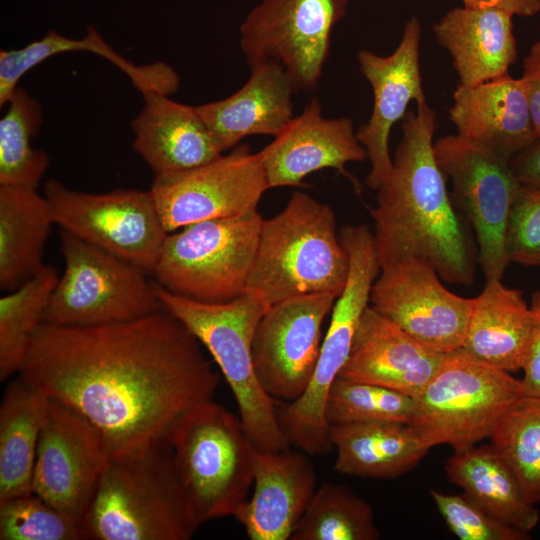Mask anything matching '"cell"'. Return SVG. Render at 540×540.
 <instances>
[{"mask_svg":"<svg viewBox=\"0 0 540 540\" xmlns=\"http://www.w3.org/2000/svg\"><path fill=\"white\" fill-rule=\"evenodd\" d=\"M18 376L85 417L110 458L168 441L219 383L201 343L164 309L97 326L43 323Z\"/></svg>","mask_w":540,"mask_h":540,"instance_id":"6da1fadb","label":"cell"},{"mask_svg":"<svg viewBox=\"0 0 540 540\" xmlns=\"http://www.w3.org/2000/svg\"><path fill=\"white\" fill-rule=\"evenodd\" d=\"M436 114L428 102L402 119L403 135L371 210L380 268L406 258L429 263L440 278L471 286L475 248L460 220L434 152Z\"/></svg>","mask_w":540,"mask_h":540,"instance_id":"7a4b0ae2","label":"cell"},{"mask_svg":"<svg viewBox=\"0 0 540 540\" xmlns=\"http://www.w3.org/2000/svg\"><path fill=\"white\" fill-rule=\"evenodd\" d=\"M85 539L189 540L200 524L169 441L110 458L82 521Z\"/></svg>","mask_w":540,"mask_h":540,"instance_id":"3957f363","label":"cell"},{"mask_svg":"<svg viewBox=\"0 0 540 540\" xmlns=\"http://www.w3.org/2000/svg\"><path fill=\"white\" fill-rule=\"evenodd\" d=\"M349 267L333 210L305 192L294 191L281 212L263 219L245 292L256 296L266 310L299 295L338 297Z\"/></svg>","mask_w":540,"mask_h":540,"instance_id":"277c9868","label":"cell"},{"mask_svg":"<svg viewBox=\"0 0 540 540\" xmlns=\"http://www.w3.org/2000/svg\"><path fill=\"white\" fill-rule=\"evenodd\" d=\"M155 293L163 309L187 327L219 366L234 395L242 427L255 448L288 450L290 443L273 399L261 387L253 365L252 342L266 311L263 303L248 292L229 302H201L157 283Z\"/></svg>","mask_w":540,"mask_h":540,"instance_id":"5b68a950","label":"cell"},{"mask_svg":"<svg viewBox=\"0 0 540 540\" xmlns=\"http://www.w3.org/2000/svg\"><path fill=\"white\" fill-rule=\"evenodd\" d=\"M168 441L199 524L234 516L253 486L257 451L240 418L211 399L188 411Z\"/></svg>","mask_w":540,"mask_h":540,"instance_id":"8992f818","label":"cell"},{"mask_svg":"<svg viewBox=\"0 0 540 540\" xmlns=\"http://www.w3.org/2000/svg\"><path fill=\"white\" fill-rule=\"evenodd\" d=\"M523 394L521 379L460 348L445 354L413 397L410 424L430 449L446 444L463 451L489 438L502 414Z\"/></svg>","mask_w":540,"mask_h":540,"instance_id":"52a82bcc","label":"cell"},{"mask_svg":"<svg viewBox=\"0 0 540 540\" xmlns=\"http://www.w3.org/2000/svg\"><path fill=\"white\" fill-rule=\"evenodd\" d=\"M340 240L349 254L346 285L336 299L318 362L305 392L278 414L290 444L316 455L331 450L325 411L329 391L345 365L372 286L381 271L373 233L367 226H345Z\"/></svg>","mask_w":540,"mask_h":540,"instance_id":"ba28073f","label":"cell"},{"mask_svg":"<svg viewBox=\"0 0 540 540\" xmlns=\"http://www.w3.org/2000/svg\"><path fill=\"white\" fill-rule=\"evenodd\" d=\"M262 222L254 210L168 233L153 272L157 284L201 302L238 298L245 292Z\"/></svg>","mask_w":540,"mask_h":540,"instance_id":"9c48e42d","label":"cell"},{"mask_svg":"<svg viewBox=\"0 0 540 540\" xmlns=\"http://www.w3.org/2000/svg\"><path fill=\"white\" fill-rule=\"evenodd\" d=\"M64 272L44 323L97 326L126 322L163 310L155 284L136 265L60 229Z\"/></svg>","mask_w":540,"mask_h":540,"instance_id":"30bf717a","label":"cell"},{"mask_svg":"<svg viewBox=\"0 0 540 540\" xmlns=\"http://www.w3.org/2000/svg\"><path fill=\"white\" fill-rule=\"evenodd\" d=\"M44 195L60 229L153 274L168 232L150 190L95 194L50 179Z\"/></svg>","mask_w":540,"mask_h":540,"instance_id":"8fae6325","label":"cell"},{"mask_svg":"<svg viewBox=\"0 0 540 540\" xmlns=\"http://www.w3.org/2000/svg\"><path fill=\"white\" fill-rule=\"evenodd\" d=\"M434 152L453 199L472 224L486 280H502L509 263L507 222L520 185L509 161L458 134L437 139Z\"/></svg>","mask_w":540,"mask_h":540,"instance_id":"7c38bea8","label":"cell"},{"mask_svg":"<svg viewBox=\"0 0 540 540\" xmlns=\"http://www.w3.org/2000/svg\"><path fill=\"white\" fill-rule=\"evenodd\" d=\"M348 0H262L240 27V46L251 66L272 60L295 90L317 87L330 51L331 33Z\"/></svg>","mask_w":540,"mask_h":540,"instance_id":"4fadbf2b","label":"cell"},{"mask_svg":"<svg viewBox=\"0 0 540 540\" xmlns=\"http://www.w3.org/2000/svg\"><path fill=\"white\" fill-rule=\"evenodd\" d=\"M270 189L259 152L242 144L199 167L155 175L150 191L168 233L257 210Z\"/></svg>","mask_w":540,"mask_h":540,"instance_id":"5bb4252c","label":"cell"},{"mask_svg":"<svg viewBox=\"0 0 540 540\" xmlns=\"http://www.w3.org/2000/svg\"><path fill=\"white\" fill-rule=\"evenodd\" d=\"M109 459L98 429L73 408L49 397L33 493L82 523Z\"/></svg>","mask_w":540,"mask_h":540,"instance_id":"9a60e30c","label":"cell"},{"mask_svg":"<svg viewBox=\"0 0 540 540\" xmlns=\"http://www.w3.org/2000/svg\"><path fill=\"white\" fill-rule=\"evenodd\" d=\"M338 297L313 293L281 300L260 319L252 342L257 379L273 399L293 402L307 389L322 345V325Z\"/></svg>","mask_w":540,"mask_h":540,"instance_id":"2e32d148","label":"cell"},{"mask_svg":"<svg viewBox=\"0 0 540 540\" xmlns=\"http://www.w3.org/2000/svg\"><path fill=\"white\" fill-rule=\"evenodd\" d=\"M371 307L409 335L440 352L462 347L472 298L449 291L436 270L419 258L381 268L371 293Z\"/></svg>","mask_w":540,"mask_h":540,"instance_id":"e0dca14e","label":"cell"},{"mask_svg":"<svg viewBox=\"0 0 540 540\" xmlns=\"http://www.w3.org/2000/svg\"><path fill=\"white\" fill-rule=\"evenodd\" d=\"M421 32L419 19L412 17L392 54L380 56L365 49L357 53L360 71L373 91L370 118L356 132L371 163L366 184L372 190H377L392 172L388 141L393 125L403 119L411 101H427L419 63Z\"/></svg>","mask_w":540,"mask_h":540,"instance_id":"ac0fdd59","label":"cell"},{"mask_svg":"<svg viewBox=\"0 0 540 540\" xmlns=\"http://www.w3.org/2000/svg\"><path fill=\"white\" fill-rule=\"evenodd\" d=\"M259 154L269 188L302 187L304 178L315 171L334 168L346 173L347 163L368 158L352 120L324 117L317 98Z\"/></svg>","mask_w":540,"mask_h":540,"instance_id":"d6986e66","label":"cell"},{"mask_svg":"<svg viewBox=\"0 0 540 540\" xmlns=\"http://www.w3.org/2000/svg\"><path fill=\"white\" fill-rule=\"evenodd\" d=\"M445 354L418 341L368 305L339 375L414 397L437 372Z\"/></svg>","mask_w":540,"mask_h":540,"instance_id":"ffe728a7","label":"cell"},{"mask_svg":"<svg viewBox=\"0 0 540 540\" xmlns=\"http://www.w3.org/2000/svg\"><path fill=\"white\" fill-rule=\"evenodd\" d=\"M449 118L459 136L508 161L537 139L524 82L509 73L473 86L459 84Z\"/></svg>","mask_w":540,"mask_h":540,"instance_id":"44dd1931","label":"cell"},{"mask_svg":"<svg viewBox=\"0 0 540 540\" xmlns=\"http://www.w3.org/2000/svg\"><path fill=\"white\" fill-rule=\"evenodd\" d=\"M253 488L234 514L248 538L290 540L316 491L315 470L307 457L290 449H257Z\"/></svg>","mask_w":540,"mask_h":540,"instance_id":"7402d4cb","label":"cell"},{"mask_svg":"<svg viewBox=\"0 0 540 540\" xmlns=\"http://www.w3.org/2000/svg\"><path fill=\"white\" fill-rule=\"evenodd\" d=\"M250 67L248 80L235 93L196 106L222 152L250 135L275 137L294 117L295 88L284 67L272 60Z\"/></svg>","mask_w":540,"mask_h":540,"instance_id":"603a6c76","label":"cell"},{"mask_svg":"<svg viewBox=\"0 0 540 540\" xmlns=\"http://www.w3.org/2000/svg\"><path fill=\"white\" fill-rule=\"evenodd\" d=\"M142 95L144 106L131 123L133 147L154 176L190 170L222 155L196 106L156 91Z\"/></svg>","mask_w":540,"mask_h":540,"instance_id":"cb8c5ba5","label":"cell"},{"mask_svg":"<svg viewBox=\"0 0 540 540\" xmlns=\"http://www.w3.org/2000/svg\"><path fill=\"white\" fill-rule=\"evenodd\" d=\"M513 15L495 8L462 6L433 25L450 54L461 85L473 86L508 73L517 57Z\"/></svg>","mask_w":540,"mask_h":540,"instance_id":"d4e9b609","label":"cell"},{"mask_svg":"<svg viewBox=\"0 0 540 540\" xmlns=\"http://www.w3.org/2000/svg\"><path fill=\"white\" fill-rule=\"evenodd\" d=\"M536 323L520 291L486 280L472 306L462 349L507 372L522 370Z\"/></svg>","mask_w":540,"mask_h":540,"instance_id":"484cf974","label":"cell"},{"mask_svg":"<svg viewBox=\"0 0 540 540\" xmlns=\"http://www.w3.org/2000/svg\"><path fill=\"white\" fill-rule=\"evenodd\" d=\"M339 474L394 479L413 469L430 448L410 423L360 422L330 427Z\"/></svg>","mask_w":540,"mask_h":540,"instance_id":"4316f807","label":"cell"},{"mask_svg":"<svg viewBox=\"0 0 540 540\" xmlns=\"http://www.w3.org/2000/svg\"><path fill=\"white\" fill-rule=\"evenodd\" d=\"M77 51L93 53L117 66L141 94L156 91L170 95L179 87V77L173 68L163 62L135 65L116 52L92 26L79 39L49 30L41 39L22 48L0 51V106L8 103L18 82L30 69L57 54Z\"/></svg>","mask_w":540,"mask_h":540,"instance_id":"83f0119b","label":"cell"},{"mask_svg":"<svg viewBox=\"0 0 540 540\" xmlns=\"http://www.w3.org/2000/svg\"><path fill=\"white\" fill-rule=\"evenodd\" d=\"M54 218L36 189L0 186V288L12 291L42 266Z\"/></svg>","mask_w":540,"mask_h":540,"instance_id":"f1b7e54d","label":"cell"},{"mask_svg":"<svg viewBox=\"0 0 540 540\" xmlns=\"http://www.w3.org/2000/svg\"><path fill=\"white\" fill-rule=\"evenodd\" d=\"M448 479L496 519L530 533L539 512L525 497L507 463L492 445H475L454 451L447 460Z\"/></svg>","mask_w":540,"mask_h":540,"instance_id":"f546056e","label":"cell"},{"mask_svg":"<svg viewBox=\"0 0 540 540\" xmlns=\"http://www.w3.org/2000/svg\"><path fill=\"white\" fill-rule=\"evenodd\" d=\"M49 397L20 378L10 383L0 406V502L33 493L40 431Z\"/></svg>","mask_w":540,"mask_h":540,"instance_id":"4dcf8cb0","label":"cell"},{"mask_svg":"<svg viewBox=\"0 0 540 540\" xmlns=\"http://www.w3.org/2000/svg\"><path fill=\"white\" fill-rule=\"evenodd\" d=\"M57 270L43 266L25 283L0 298V380L18 373L58 283Z\"/></svg>","mask_w":540,"mask_h":540,"instance_id":"1f68e13d","label":"cell"},{"mask_svg":"<svg viewBox=\"0 0 540 540\" xmlns=\"http://www.w3.org/2000/svg\"><path fill=\"white\" fill-rule=\"evenodd\" d=\"M0 120V186L36 189L49 157L32 146L43 122V109L24 88L17 87Z\"/></svg>","mask_w":540,"mask_h":540,"instance_id":"d6a6232c","label":"cell"},{"mask_svg":"<svg viewBox=\"0 0 540 540\" xmlns=\"http://www.w3.org/2000/svg\"><path fill=\"white\" fill-rule=\"evenodd\" d=\"M371 506L347 486L323 482L290 540H378Z\"/></svg>","mask_w":540,"mask_h":540,"instance_id":"836d02e7","label":"cell"},{"mask_svg":"<svg viewBox=\"0 0 540 540\" xmlns=\"http://www.w3.org/2000/svg\"><path fill=\"white\" fill-rule=\"evenodd\" d=\"M492 447L515 474L526 499L540 502V396L523 394L499 418Z\"/></svg>","mask_w":540,"mask_h":540,"instance_id":"e575fe53","label":"cell"},{"mask_svg":"<svg viewBox=\"0 0 540 540\" xmlns=\"http://www.w3.org/2000/svg\"><path fill=\"white\" fill-rule=\"evenodd\" d=\"M325 416L330 427L360 422L411 423L413 397L339 375L329 391Z\"/></svg>","mask_w":540,"mask_h":540,"instance_id":"d590c367","label":"cell"},{"mask_svg":"<svg viewBox=\"0 0 540 540\" xmlns=\"http://www.w3.org/2000/svg\"><path fill=\"white\" fill-rule=\"evenodd\" d=\"M1 540L85 539L80 521L34 493L0 502Z\"/></svg>","mask_w":540,"mask_h":540,"instance_id":"8d00e7d4","label":"cell"},{"mask_svg":"<svg viewBox=\"0 0 540 540\" xmlns=\"http://www.w3.org/2000/svg\"><path fill=\"white\" fill-rule=\"evenodd\" d=\"M430 495L450 531L460 540H526L529 533L508 525L486 512L466 494Z\"/></svg>","mask_w":540,"mask_h":540,"instance_id":"74e56055","label":"cell"},{"mask_svg":"<svg viewBox=\"0 0 540 540\" xmlns=\"http://www.w3.org/2000/svg\"><path fill=\"white\" fill-rule=\"evenodd\" d=\"M509 262L540 266V188L519 185L506 228Z\"/></svg>","mask_w":540,"mask_h":540,"instance_id":"f35d334b","label":"cell"},{"mask_svg":"<svg viewBox=\"0 0 540 540\" xmlns=\"http://www.w3.org/2000/svg\"><path fill=\"white\" fill-rule=\"evenodd\" d=\"M536 317L531 344L522 370L524 394L540 396V290L534 292L530 303Z\"/></svg>","mask_w":540,"mask_h":540,"instance_id":"ab89813d","label":"cell"},{"mask_svg":"<svg viewBox=\"0 0 540 540\" xmlns=\"http://www.w3.org/2000/svg\"><path fill=\"white\" fill-rule=\"evenodd\" d=\"M521 78L526 88L536 138H540V38L523 60Z\"/></svg>","mask_w":540,"mask_h":540,"instance_id":"60d3db41","label":"cell"},{"mask_svg":"<svg viewBox=\"0 0 540 540\" xmlns=\"http://www.w3.org/2000/svg\"><path fill=\"white\" fill-rule=\"evenodd\" d=\"M509 165L519 183L540 188V138L512 157Z\"/></svg>","mask_w":540,"mask_h":540,"instance_id":"b9f144b4","label":"cell"},{"mask_svg":"<svg viewBox=\"0 0 540 540\" xmlns=\"http://www.w3.org/2000/svg\"><path fill=\"white\" fill-rule=\"evenodd\" d=\"M464 6L495 8L510 14L530 17L540 12V0H461Z\"/></svg>","mask_w":540,"mask_h":540,"instance_id":"7bdbcfd3","label":"cell"}]
</instances>
